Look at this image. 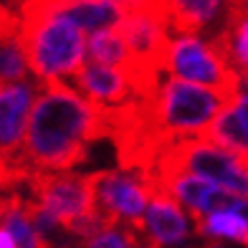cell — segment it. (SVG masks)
Masks as SVG:
<instances>
[{
	"label": "cell",
	"mask_w": 248,
	"mask_h": 248,
	"mask_svg": "<svg viewBox=\"0 0 248 248\" xmlns=\"http://www.w3.org/2000/svg\"><path fill=\"white\" fill-rule=\"evenodd\" d=\"M231 96L233 94L223 89L183 81L160 71L147 94L152 127L165 142L208 137L213 122L218 119Z\"/></svg>",
	"instance_id": "3957f363"
},
{
	"label": "cell",
	"mask_w": 248,
	"mask_h": 248,
	"mask_svg": "<svg viewBox=\"0 0 248 248\" xmlns=\"http://www.w3.org/2000/svg\"><path fill=\"white\" fill-rule=\"evenodd\" d=\"M41 84L36 78L0 84V157L16 160L26 140L28 119Z\"/></svg>",
	"instance_id": "8fae6325"
},
{
	"label": "cell",
	"mask_w": 248,
	"mask_h": 248,
	"mask_svg": "<svg viewBox=\"0 0 248 248\" xmlns=\"http://www.w3.org/2000/svg\"><path fill=\"white\" fill-rule=\"evenodd\" d=\"M3 200H5V198H0V208H3Z\"/></svg>",
	"instance_id": "484cf974"
},
{
	"label": "cell",
	"mask_w": 248,
	"mask_h": 248,
	"mask_svg": "<svg viewBox=\"0 0 248 248\" xmlns=\"http://www.w3.org/2000/svg\"><path fill=\"white\" fill-rule=\"evenodd\" d=\"M160 8L172 31L205 33L231 18V0H147Z\"/></svg>",
	"instance_id": "4fadbf2b"
},
{
	"label": "cell",
	"mask_w": 248,
	"mask_h": 248,
	"mask_svg": "<svg viewBox=\"0 0 248 248\" xmlns=\"http://www.w3.org/2000/svg\"><path fill=\"white\" fill-rule=\"evenodd\" d=\"M86 61H96L104 66H122V69L137 66L119 28L92 33L86 38Z\"/></svg>",
	"instance_id": "e0dca14e"
},
{
	"label": "cell",
	"mask_w": 248,
	"mask_h": 248,
	"mask_svg": "<svg viewBox=\"0 0 248 248\" xmlns=\"http://www.w3.org/2000/svg\"><path fill=\"white\" fill-rule=\"evenodd\" d=\"M157 76H160V69H144V66L122 69V66H104L96 61H86L71 84L107 114V111L124 109V104L134 94L144 92V86L152 89Z\"/></svg>",
	"instance_id": "ba28073f"
},
{
	"label": "cell",
	"mask_w": 248,
	"mask_h": 248,
	"mask_svg": "<svg viewBox=\"0 0 248 248\" xmlns=\"http://www.w3.org/2000/svg\"><path fill=\"white\" fill-rule=\"evenodd\" d=\"M0 248H18L16 238L8 233V228H3V225H0Z\"/></svg>",
	"instance_id": "7402d4cb"
},
{
	"label": "cell",
	"mask_w": 248,
	"mask_h": 248,
	"mask_svg": "<svg viewBox=\"0 0 248 248\" xmlns=\"http://www.w3.org/2000/svg\"><path fill=\"white\" fill-rule=\"evenodd\" d=\"M213 142L223 144L248 160V92L233 94L208 132Z\"/></svg>",
	"instance_id": "5bb4252c"
},
{
	"label": "cell",
	"mask_w": 248,
	"mask_h": 248,
	"mask_svg": "<svg viewBox=\"0 0 248 248\" xmlns=\"http://www.w3.org/2000/svg\"><path fill=\"white\" fill-rule=\"evenodd\" d=\"M137 231L147 248H180L198 233V218L157 187Z\"/></svg>",
	"instance_id": "9c48e42d"
},
{
	"label": "cell",
	"mask_w": 248,
	"mask_h": 248,
	"mask_svg": "<svg viewBox=\"0 0 248 248\" xmlns=\"http://www.w3.org/2000/svg\"><path fill=\"white\" fill-rule=\"evenodd\" d=\"M18 28L26 43L31 76L41 86L74 81L86 63V33L56 10L31 0L20 8Z\"/></svg>",
	"instance_id": "7a4b0ae2"
},
{
	"label": "cell",
	"mask_w": 248,
	"mask_h": 248,
	"mask_svg": "<svg viewBox=\"0 0 248 248\" xmlns=\"http://www.w3.org/2000/svg\"><path fill=\"white\" fill-rule=\"evenodd\" d=\"M16 3H20V8H23L26 3H31V0H16Z\"/></svg>",
	"instance_id": "d4e9b609"
},
{
	"label": "cell",
	"mask_w": 248,
	"mask_h": 248,
	"mask_svg": "<svg viewBox=\"0 0 248 248\" xmlns=\"http://www.w3.org/2000/svg\"><path fill=\"white\" fill-rule=\"evenodd\" d=\"M157 167L193 172L228 193L248 198V160L210 137L165 142Z\"/></svg>",
	"instance_id": "8992f818"
},
{
	"label": "cell",
	"mask_w": 248,
	"mask_h": 248,
	"mask_svg": "<svg viewBox=\"0 0 248 248\" xmlns=\"http://www.w3.org/2000/svg\"><path fill=\"white\" fill-rule=\"evenodd\" d=\"M31 200L43 210L53 213L61 223H66V228L71 231V235L78 243L104 223L101 213L96 210L92 175H84L76 170L36 175L33 177Z\"/></svg>",
	"instance_id": "277c9868"
},
{
	"label": "cell",
	"mask_w": 248,
	"mask_h": 248,
	"mask_svg": "<svg viewBox=\"0 0 248 248\" xmlns=\"http://www.w3.org/2000/svg\"><path fill=\"white\" fill-rule=\"evenodd\" d=\"M160 71L167 76L233 94L238 71L231 66L218 38H205L193 31H172L160 59Z\"/></svg>",
	"instance_id": "5b68a950"
},
{
	"label": "cell",
	"mask_w": 248,
	"mask_h": 248,
	"mask_svg": "<svg viewBox=\"0 0 248 248\" xmlns=\"http://www.w3.org/2000/svg\"><path fill=\"white\" fill-rule=\"evenodd\" d=\"M38 3L56 10L66 20H71L86 36L99 31L122 28L124 18L129 13V8L119 0H38Z\"/></svg>",
	"instance_id": "7c38bea8"
},
{
	"label": "cell",
	"mask_w": 248,
	"mask_h": 248,
	"mask_svg": "<svg viewBox=\"0 0 248 248\" xmlns=\"http://www.w3.org/2000/svg\"><path fill=\"white\" fill-rule=\"evenodd\" d=\"M94 200L101 218L137 228L157 190L155 175L144 167H114L92 175Z\"/></svg>",
	"instance_id": "52a82bcc"
},
{
	"label": "cell",
	"mask_w": 248,
	"mask_h": 248,
	"mask_svg": "<svg viewBox=\"0 0 248 248\" xmlns=\"http://www.w3.org/2000/svg\"><path fill=\"white\" fill-rule=\"evenodd\" d=\"M0 225L8 228V233L16 238L18 248H51L48 241L41 235L31 216V202L18 198V195H8L0 208Z\"/></svg>",
	"instance_id": "9a60e30c"
},
{
	"label": "cell",
	"mask_w": 248,
	"mask_h": 248,
	"mask_svg": "<svg viewBox=\"0 0 248 248\" xmlns=\"http://www.w3.org/2000/svg\"><path fill=\"white\" fill-rule=\"evenodd\" d=\"M16 28H18V18H16V16H10L8 10L0 8V41H3L5 33L16 31Z\"/></svg>",
	"instance_id": "44dd1931"
},
{
	"label": "cell",
	"mask_w": 248,
	"mask_h": 248,
	"mask_svg": "<svg viewBox=\"0 0 248 248\" xmlns=\"http://www.w3.org/2000/svg\"><path fill=\"white\" fill-rule=\"evenodd\" d=\"M216 38L223 46L233 69L238 74H248V16L231 13V18L225 20V26Z\"/></svg>",
	"instance_id": "ac0fdd59"
},
{
	"label": "cell",
	"mask_w": 248,
	"mask_h": 248,
	"mask_svg": "<svg viewBox=\"0 0 248 248\" xmlns=\"http://www.w3.org/2000/svg\"><path fill=\"white\" fill-rule=\"evenodd\" d=\"M198 235L208 241H231L248 246V213L246 210H233V208H220L208 216L198 218Z\"/></svg>",
	"instance_id": "2e32d148"
},
{
	"label": "cell",
	"mask_w": 248,
	"mask_h": 248,
	"mask_svg": "<svg viewBox=\"0 0 248 248\" xmlns=\"http://www.w3.org/2000/svg\"><path fill=\"white\" fill-rule=\"evenodd\" d=\"M31 76V63L26 53V43L20 36V28L10 31L0 41V84L10 81H23Z\"/></svg>",
	"instance_id": "d6986e66"
},
{
	"label": "cell",
	"mask_w": 248,
	"mask_h": 248,
	"mask_svg": "<svg viewBox=\"0 0 248 248\" xmlns=\"http://www.w3.org/2000/svg\"><path fill=\"white\" fill-rule=\"evenodd\" d=\"M119 3H124L127 8H137V5H144L147 0H119Z\"/></svg>",
	"instance_id": "cb8c5ba5"
},
{
	"label": "cell",
	"mask_w": 248,
	"mask_h": 248,
	"mask_svg": "<svg viewBox=\"0 0 248 248\" xmlns=\"http://www.w3.org/2000/svg\"><path fill=\"white\" fill-rule=\"evenodd\" d=\"M78 248H147V243L142 241L137 228L104 220L92 235L78 243Z\"/></svg>",
	"instance_id": "ffe728a7"
},
{
	"label": "cell",
	"mask_w": 248,
	"mask_h": 248,
	"mask_svg": "<svg viewBox=\"0 0 248 248\" xmlns=\"http://www.w3.org/2000/svg\"><path fill=\"white\" fill-rule=\"evenodd\" d=\"M231 13H246L248 16V0H231Z\"/></svg>",
	"instance_id": "603a6c76"
},
{
	"label": "cell",
	"mask_w": 248,
	"mask_h": 248,
	"mask_svg": "<svg viewBox=\"0 0 248 248\" xmlns=\"http://www.w3.org/2000/svg\"><path fill=\"white\" fill-rule=\"evenodd\" d=\"M104 127L107 114L71 81L46 84L36 96L16 160L36 175L74 170L89 144L104 134Z\"/></svg>",
	"instance_id": "6da1fadb"
},
{
	"label": "cell",
	"mask_w": 248,
	"mask_h": 248,
	"mask_svg": "<svg viewBox=\"0 0 248 248\" xmlns=\"http://www.w3.org/2000/svg\"><path fill=\"white\" fill-rule=\"evenodd\" d=\"M119 31L134 56V63L144 69H160V59L172 36V26L160 8L150 3L129 8Z\"/></svg>",
	"instance_id": "30bf717a"
}]
</instances>
